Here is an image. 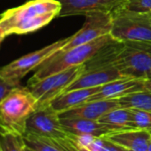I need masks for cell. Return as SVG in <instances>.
Here are the masks:
<instances>
[{"instance_id":"cell-1","label":"cell","mask_w":151,"mask_h":151,"mask_svg":"<svg viewBox=\"0 0 151 151\" xmlns=\"http://www.w3.org/2000/svg\"><path fill=\"white\" fill-rule=\"evenodd\" d=\"M60 10L61 5L57 0H30L0 14V24L7 36L28 34L42 29L59 17Z\"/></svg>"},{"instance_id":"cell-2","label":"cell","mask_w":151,"mask_h":151,"mask_svg":"<svg viewBox=\"0 0 151 151\" xmlns=\"http://www.w3.org/2000/svg\"><path fill=\"white\" fill-rule=\"evenodd\" d=\"M37 101L28 87H14L0 102V131L24 136L26 124Z\"/></svg>"},{"instance_id":"cell-3","label":"cell","mask_w":151,"mask_h":151,"mask_svg":"<svg viewBox=\"0 0 151 151\" xmlns=\"http://www.w3.org/2000/svg\"><path fill=\"white\" fill-rule=\"evenodd\" d=\"M112 41H114L112 37L110 35H106L89 43L70 49H60L40 65L31 78L41 79L69 68L83 65L102 47Z\"/></svg>"},{"instance_id":"cell-4","label":"cell","mask_w":151,"mask_h":151,"mask_svg":"<svg viewBox=\"0 0 151 151\" xmlns=\"http://www.w3.org/2000/svg\"><path fill=\"white\" fill-rule=\"evenodd\" d=\"M84 69L83 64L69 68L41 79L30 78L28 81L27 87L36 98L37 101V108L50 105L55 98L63 93L68 87L79 77L84 72Z\"/></svg>"},{"instance_id":"cell-5","label":"cell","mask_w":151,"mask_h":151,"mask_svg":"<svg viewBox=\"0 0 151 151\" xmlns=\"http://www.w3.org/2000/svg\"><path fill=\"white\" fill-rule=\"evenodd\" d=\"M71 39V36L60 39L37 51L28 53L0 68V74L8 82L20 86L21 80L33 69L37 68L48 58L62 49Z\"/></svg>"},{"instance_id":"cell-6","label":"cell","mask_w":151,"mask_h":151,"mask_svg":"<svg viewBox=\"0 0 151 151\" xmlns=\"http://www.w3.org/2000/svg\"><path fill=\"white\" fill-rule=\"evenodd\" d=\"M110 36L123 43H151V26L139 15L123 12L112 13Z\"/></svg>"},{"instance_id":"cell-7","label":"cell","mask_w":151,"mask_h":151,"mask_svg":"<svg viewBox=\"0 0 151 151\" xmlns=\"http://www.w3.org/2000/svg\"><path fill=\"white\" fill-rule=\"evenodd\" d=\"M123 78L151 79V52L125 45L113 64Z\"/></svg>"},{"instance_id":"cell-8","label":"cell","mask_w":151,"mask_h":151,"mask_svg":"<svg viewBox=\"0 0 151 151\" xmlns=\"http://www.w3.org/2000/svg\"><path fill=\"white\" fill-rule=\"evenodd\" d=\"M25 134L53 139H64L68 136V133L61 125L59 113L50 105L37 108L30 115L27 120Z\"/></svg>"},{"instance_id":"cell-9","label":"cell","mask_w":151,"mask_h":151,"mask_svg":"<svg viewBox=\"0 0 151 151\" xmlns=\"http://www.w3.org/2000/svg\"><path fill=\"white\" fill-rule=\"evenodd\" d=\"M112 19V13L109 12L95 11L86 14L83 27L71 36V39L62 49H70L93 41L101 37L110 35Z\"/></svg>"},{"instance_id":"cell-10","label":"cell","mask_w":151,"mask_h":151,"mask_svg":"<svg viewBox=\"0 0 151 151\" xmlns=\"http://www.w3.org/2000/svg\"><path fill=\"white\" fill-rule=\"evenodd\" d=\"M61 5L59 17L83 15L95 12L113 13L125 0H57Z\"/></svg>"},{"instance_id":"cell-11","label":"cell","mask_w":151,"mask_h":151,"mask_svg":"<svg viewBox=\"0 0 151 151\" xmlns=\"http://www.w3.org/2000/svg\"><path fill=\"white\" fill-rule=\"evenodd\" d=\"M121 78H123L122 75L115 66L84 70V72L68 87L65 92L76 89L100 87Z\"/></svg>"},{"instance_id":"cell-12","label":"cell","mask_w":151,"mask_h":151,"mask_svg":"<svg viewBox=\"0 0 151 151\" xmlns=\"http://www.w3.org/2000/svg\"><path fill=\"white\" fill-rule=\"evenodd\" d=\"M144 90L145 81L130 78H121L101 86L100 90L91 96L88 101L119 99L130 93Z\"/></svg>"},{"instance_id":"cell-13","label":"cell","mask_w":151,"mask_h":151,"mask_svg":"<svg viewBox=\"0 0 151 151\" xmlns=\"http://www.w3.org/2000/svg\"><path fill=\"white\" fill-rule=\"evenodd\" d=\"M118 99L99 100L83 103L71 109L59 114L60 118H83L90 120H99L107 112L119 108Z\"/></svg>"},{"instance_id":"cell-14","label":"cell","mask_w":151,"mask_h":151,"mask_svg":"<svg viewBox=\"0 0 151 151\" xmlns=\"http://www.w3.org/2000/svg\"><path fill=\"white\" fill-rule=\"evenodd\" d=\"M60 123L68 134L75 136L87 135L93 137H103L111 132H117L116 129L104 124L98 120L83 118H60Z\"/></svg>"},{"instance_id":"cell-15","label":"cell","mask_w":151,"mask_h":151,"mask_svg":"<svg viewBox=\"0 0 151 151\" xmlns=\"http://www.w3.org/2000/svg\"><path fill=\"white\" fill-rule=\"evenodd\" d=\"M109 140L131 151H147L151 142V133L147 130L127 129L111 132L105 136Z\"/></svg>"},{"instance_id":"cell-16","label":"cell","mask_w":151,"mask_h":151,"mask_svg":"<svg viewBox=\"0 0 151 151\" xmlns=\"http://www.w3.org/2000/svg\"><path fill=\"white\" fill-rule=\"evenodd\" d=\"M100 88L101 86L94 88L76 89L65 92L55 98L50 103V106L60 114L63 111L71 109L87 102L91 96L95 94L100 90Z\"/></svg>"},{"instance_id":"cell-17","label":"cell","mask_w":151,"mask_h":151,"mask_svg":"<svg viewBox=\"0 0 151 151\" xmlns=\"http://www.w3.org/2000/svg\"><path fill=\"white\" fill-rule=\"evenodd\" d=\"M125 44L119 41H112L98 52H96L89 60L84 64V70H90L98 68H104L108 66H114V61L120 52L124 49Z\"/></svg>"},{"instance_id":"cell-18","label":"cell","mask_w":151,"mask_h":151,"mask_svg":"<svg viewBox=\"0 0 151 151\" xmlns=\"http://www.w3.org/2000/svg\"><path fill=\"white\" fill-rule=\"evenodd\" d=\"M98 121L109 125L117 131L134 129L132 124V110L127 108L119 107L114 109L104 114Z\"/></svg>"},{"instance_id":"cell-19","label":"cell","mask_w":151,"mask_h":151,"mask_svg":"<svg viewBox=\"0 0 151 151\" xmlns=\"http://www.w3.org/2000/svg\"><path fill=\"white\" fill-rule=\"evenodd\" d=\"M75 140L85 146L91 151H125V148L115 142L109 140L105 136L93 137V136H75L70 135Z\"/></svg>"},{"instance_id":"cell-20","label":"cell","mask_w":151,"mask_h":151,"mask_svg":"<svg viewBox=\"0 0 151 151\" xmlns=\"http://www.w3.org/2000/svg\"><path fill=\"white\" fill-rule=\"evenodd\" d=\"M122 108L138 109L151 112V92L144 90L136 92L118 99Z\"/></svg>"},{"instance_id":"cell-21","label":"cell","mask_w":151,"mask_h":151,"mask_svg":"<svg viewBox=\"0 0 151 151\" xmlns=\"http://www.w3.org/2000/svg\"><path fill=\"white\" fill-rule=\"evenodd\" d=\"M23 140L25 145L34 151H64L53 139L25 134L23 136Z\"/></svg>"},{"instance_id":"cell-22","label":"cell","mask_w":151,"mask_h":151,"mask_svg":"<svg viewBox=\"0 0 151 151\" xmlns=\"http://www.w3.org/2000/svg\"><path fill=\"white\" fill-rule=\"evenodd\" d=\"M116 11L132 14H150L151 0H125L124 4Z\"/></svg>"},{"instance_id":"cell-23","label":"cell","mask_w":151,"mask_h":151,"mask_svg":"<svg viewBox=\"0 0 151 151\" xmlns=\"http://www.w3.org/2000/svg\"><path fill=\"white\" fill-rule=\"evenodd\" d=\"M0 144L2 151H23V136L0 131Z\"/></svg>"},{"instance_id":"cell-24","label":"cell","mask_w":151,"mask_h":151,"mask_svg":"<svg viewBox=\"0 0 151 151\" xmlns=\"http://www.w3.org/2000/svg\"><path fill=\"white\" fill-rule=\"evenodd\" d=\"M132 124L134 129L150 130L151 129V112L138 109H131Z\"/></svg>"},{"instance_id":"cell-25","label":"cell","mask_w":151,"mask_h":151,"mask_svg":"<svg viewBox=\"0 0 151 151\" xmlns=\"http://www.w3.org/2000/svg\"><path fill=\"white\" fill-rule=\"evenodd\" d=\"M54 140L62 147L64 151H91L85 146L78 143L77 140H75L68 134L64 139H57Z\"/></svg>"},{"instance_id":"cell-26","label":"cell","mask_w":151,"mask_h":151,"mask_svg":"<svg viewBox=\"0 0 151 151\" xmlns=\"http://www.w3.org/2000/svg\"><path fill=\"white\" fill-rule=\"evenodd\" d=\"M18 86H15L8 81H6L0 74V102L14 88Z\"/></svg>"},{"instance_id":"cell-27","label":"cell","mask_w":151,"mask_h":151,"mask_svg":"<svg viewBox=\"0 0 151 151\" xmlns=\"http://www.w3.org/2000/svg\"><path fill=\"white\" fill-rule=\"evenodd\" d=\"M124 44L128 45H131V46L145 49V50H147V51L151 52V43H124Z\"/></svg>"},{"instance_id":"cell-28","label":"cell","mask_w":151,"mask_h":151,"mask_svg":"<svg viewBox=\"0 0 151 151\" xmlns=\"http://www.w3.org/2000/svg\"><path fill=\"white\" fill-rule=\"evenodd\" d=\"M6 37H8V36H7V34H6V31L5 28H4L1 24H0V45H1V43L3 42V40H4Z\"/></svg>"},{"instance_id":"cell-29","label":"cell","mask_w":151,"mask_h":151,"mask_svg":"<svg viewBox=\"0 0 151 151\" xmlns=\"http://www.w3.org/2000/svg\"><path fill=\"white\" fill-rule=\"evenodd\" d=\"M150 26H151V13L150 14H139Z\"/></svg>"},{"instance_id":"cell-30","label":"cell","mask_w":151,"mask_h":151,"mask_svg":"<svg viewBox=\"0 0 151 151\" xmlns=\"http://www.w3.org/2000/svg\"><path fill=\"white\" fill-rule=\"evenodd\" d=\"M145 90L151 92V79L145 81Z\"/></svg>"},{"instance_id":"cell-31","label":"cell","mask_w":151,"mask_h":151,"mask_svg":"<svg viewBox=\"0 0 151 151\" xmlns=\"http://www.w3.org/2000/svg\"><path fill=\"white\" fill-rule=\"evenodd\" d=\"M23 151H34V150H33V149H31L29 147H28V146L24 145V147H23Z\"/></svg>"},{"instance_id":"cell-32","label":"cell","mask_w":151,"mask_h":151,"mask_svg":"<svg viewBox=\"0 0 151 151\" xmlns=\"http://www.w3.org/2000/svg\"><path fill=\"white\" fill-rule=\"evenodd\" d=\"M147 151H151V142L149 143V145H148V147H147Z\"/></svg>"},{"instance_id":"cell-33","label":"cell","mask_w":151,"mask_h":151,"mask_svg":"<svg viewBox=\"0 0 151 151\" xmlns=\"http://www.w3.org/2000/svg\"><path fill=\"white\" fill-rule=\"evenodd\" d=\"M0 151H2V147H1V144H0Z\"/></svg>"},{"instance_id":"cell-34","label":"cell","mask_w":151,"mask_h":151,"mask_svg":"<svg viewBox=\"0 0 151 151\" xmlns=\"http://www.w3.org/2000/svg\"><path fill=\"white\" fill-rule=\"evenodd\" d=\"M125 151H131V150H129V149H126V148H125Z\"/></svg>"},{"instance_id":"cell-35","label":"cell","mask_w":151,"mask_h":151,"mask_svg":"<svg viewBox=\"0 0 151 151\" xmlns=\"http://www.w3.org/2000/svg\"><path fill=\"white\" fill-rule=\"evenodd\" d=\"M148 132H149L151 133V129H150V130H148Z\"/></svg>"}]
</instances>
